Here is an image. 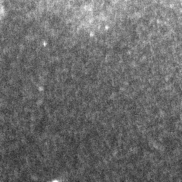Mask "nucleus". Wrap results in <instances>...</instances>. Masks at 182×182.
<instances>
[{
  "label": "nucleus",
  "instance_id": "obj_1",
  "mask_svg": "<svg viewBox=\"0 0 182 182\" xmlns=\"http://www.w3.org/2000/svg\"></svg>",
  "mask_w": 182,
  "mask_h": 182
}]
</instances>
